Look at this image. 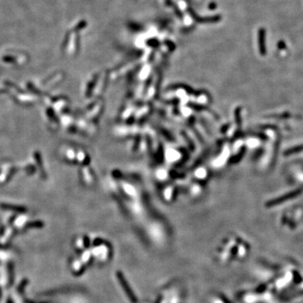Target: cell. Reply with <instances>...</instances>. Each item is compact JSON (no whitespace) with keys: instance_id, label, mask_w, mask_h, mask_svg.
Segmentation results:
<instances>
[{"instance_id":"cell-1","label":"cell","mask_w":303,"mask_h":303,"mask_svg":"<svg viewBox=\"0 0 303 303\" xmlns=\"http://www.w3.org/2000/svg\"><path fill=\"white\" fill-rule=\"evenodd\" d=\"M299 193H300V191H298V190H297V191H296V190H295V191H293L292 193H290V194H288V195H286L285 196L278 198V199H276V200H273L271 203H269V206H274V205H277V204L281 203V202H283L284 200H288V199H290V198L295 197V195H297Z\"/></svg>"}]
</instances>
